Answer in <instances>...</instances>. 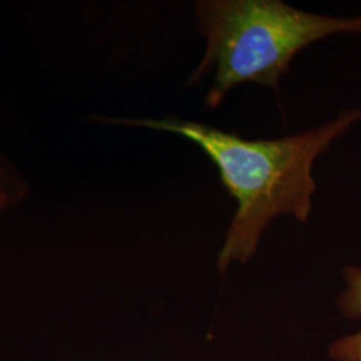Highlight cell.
<instances>
[{
    "label": "cell",
    "mask_w": 361,
    "mask_h": 361,
    "mask_svg": "<svg viewBox=\"0 0 361 361\" xmlns=\"http://www.w3.org/2000/svg\"><path fill=\"white\" fill-rule=\"evenodd\" d=\"M359 119L361 110H353L319 129L256 141L178 118L116 122L178 134L200 146L217 166L219 180L237 202L219 253V271H225L233 261L245 264L255 255L262 233L276 216L308 219L316 190L314 159Z\"/></svg>",
    "instance_id": "obj_1"
},
{
    "label": "cell",
    "mask_w": 361,
    "mask_h": 361,
    "mask_svg": "<svg viewBox=\"0 0 361 361\" xmlns=\"http://www.w3.org/2000/svg\"><path fill=\"white\" fill-rule=\"evenodd\" d=\"M195 13L207 50L189 80L195 83L213 73L205 98L212 109L241 83L277 90L302 49L337 32H361V16L305 13L280 0H202Z\"/></svg>",
    "instance_id": "obj_2"
},
{
    "label": "cell",
    "mask_w": 361,
    "mask_h": 361,
    "mask_svg": "<svg viewBox=\"0 0 361 361\" xmlns=\"http://www.w3.org/2000/svg\"><path fill=\"white\" fill-rule=\"evenodd\" d=\"M347 290L340 298V308L352 319L361 317V269L347 268L344 271ZM337 361H361V332L337 340L331 348Z\"/></svg>",
    "instance_id": "obj_3"
},
{
    "label": "cell",
    "mask_w": 361,
    "mask_h": 361,
    "mask_svg": "<svg viewBox=\"0 0 361 361\" xmlns=\"http://www.w3.org/2000/svg\"><path fill=\"white\" fill-rule=\"evenodd\" d=\"M25 190L22 182L10 174V170L0 161V210L18 201Z\"/></svg>",
    "instance_id": "obj_4"
}]
</instances>
